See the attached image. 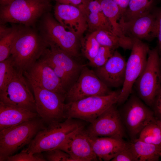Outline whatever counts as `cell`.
I'll use <instances>...</instances> for the list:
<instances>
[{
    "label": "cell",
    "instance_id": "obj_1",
    "mask_svg": "<svg viewBox=\"0 0 161 161\" xmlns=\"http://www.w3.org/2000/svg\"><path fill=\"white\" fill-rule=\"evenodd\" d=\"M26 27H20L10 55L15 68L23 73L40 58L49 46L40 33Z\"/></svg>",
    "mask_w": 161,
    "mask_h": 161
},
{
    "label": "cell",
    "instance_id": "obj_2",
    "mask_svg": "<svg viewBox=\"0 0 161 161\" xmlns=\"http://www.w3.org/2000/svg\"><path fill=\"white\" fill-rule=\"evenodd\" d=\"M73 118L49 124L39 131L25 149L32 153H41L57 148L69 135L84 127Z\"/></svg>",
    "mask_w": 161,
    "mask_h": 161
},
{
    "label": "cell",
    "instance_id": "obj_3",
    "mask_svg": "<svg viewBox=\"0 0 161 161\" xmlns=\"http://www.w3.org/2000/svg\"><path fill=\"white\" fill-rule=\"evenodd\" d=\"M0 24L18 23L29 27L52 7L50 0H15L1 6Z\"/></svg>",
    "mask_w": 161,
    "mask_h": 161
},
{
    "label": "cell",
    "instance_id": "obj_4",
    "mask_svg": "<svg viewBox=\"0 0 161 161\" xmlns=\"http://www.w3.org/2000/svg\"><path fill=\"white\" fill-rule=\"evenodd\" d=\"M39 117L0 131V161H5L22 147L29 144L38 132L44 129Z\"/></svg>",
    "mask_w": 161,
    "mask_h": 161
},
{
    "label": "cell",
    "instance_id": "obj_5",
    "mask_svg": "<svg viewBox=\"0 0 161 161\" xmlns=\"http://www.w3.org/2000/svg\"><path fill=\"white\" fill-rule=\"evenodd\" d=\"M49 47L40 58L52 69L67 91L78 78L87 64L76 61L74 58L53 44L48 42Z\"/></svg>",
    "mask_w": 161,
    "mask_h": 161
},
{
    "label": "cell",
    "instance_id": "obj_6",
    "mask_svg": "<svg viewBox=\"0 0 161 161\" xmlns=\"http://www.w3.org/2000/svg\"><path fill=\"white\" fill-rule=\"evenodd\" d=\"M121 91L66 103L65 107L66 118L78 119L92 123L107 109L117 103Z\"/></svg>",
    "mask_w": 161,
    "mask_h": 161
},
{
    "label": "cell",
    "instance_id": "obj_7",
    "mask_svg": "<svg viewBox=\"0 0 161 161\" xmlns=\"http://www.w3.org/2000/svg\"><path fill=\"white\" fill-rule=\"evenodd\" d=\"M123 104L119 111L125 129L133 141L145 126L157 120L152 110L137 95H131Z\"/></svg>",
    "mask_w": 161,
    "mask_h": 161
},
{
    "label": "cell",
    "instance_id": "obj_8",
    "mask_svg": "<svg viewBox=\"0 0 161 161\" xmlns=\"http://www.w3.org/2000/svg\"><path fill=\"white\" fill-rule=\"evenodd\" d=\"M159 63L157 47L150 49L145 69L134 84L138 97L150 108L161 87Z\"/></svg>",
    "mask_w": 161,
    "mask_h": 161
},
{
    "label": "cell",
    "instance_id": "obj_9",
    "mask_svg": "<svg viewBox=\"0 0 161 161\" xmlns=\"http://www.w3.org/2000/svg\"><path fill=\"white\" fill-rule=\"evenodd\" d=\"M42 18L40 33L43 37L48 42L53 44L74 58L78 57L80 38L66 29L49 12Z\"/></svg>",
    "mask_w": 161,
    "mask_h": 161
},
{
    "label": "cell",
    "instance_id": "obj_10",
    "mask_svg": "<svg viewBox=\"0 0 161 161\" xmlns=\"http://www.w3.org/2000/svg\"><path fill=\"white\" fill-rule=\"evenodd\" d=\"M132 39V46L126 61L124 82L117 102L119 105L123 104L130 96L135 82L145 69L150 49L142 40Z\"/></svg>",
    "mask_w": 161,
    "mask_h": 161
},
{
    "label": "cell",
    "instance_id": "obj_11",
    "mask_svg": "<svg viewBox=\"0 0 161 161\" xmlns=\"http://www.w3.org/2000/svg\"><path fill=\"white\" fill-rule=\"evenodd\" d=\"M35 97L36 112L44 123L48 124L66 119L65 95L29 84Z\"/></svg>",
    "mask_w": 161,
    "mask_h": 161
},
{
    "label": "cell",
    "instance_id": "obj_12",
    "mask_svg": "<svg viewBox=\"0 0 161 161\" xmlns=\"http://www.w3.org/2000/svg\"><path fill=\"white\" fill-rule=\"evenodd\" d=\"M23 75L16 69L12 78L0 90V102L37 112L34 95Z\"/></svg>",
    "mask_w": 161,
    "mask_h": 161
},
{
    "label": "cell",
    "instance_id": "obj_13",
    "mask_svg": "<svg viewBox=\"0 0 161 161\" xmlns=\"http://www.w3.org/2000/svg\"><path fill=\"white\" fill-rule=\"evenodd\" d=\"M87 66L83 68L77 80L67 91L65 95L67 103L92 96L106 95L113 91L100 80L94 70Z\"/></svg>",
    "mask_w": 161,
    "mask_h": 161
},
{
    "label": "cell",
    "instance_id": "obj_14",
    "mask_svg": "<svg viewBox=\"0 0 161 161\" xmlns=\"http://www.w3.org/2000/svg\"><path fill=\"white\" fill-rule=\"evenodd\" d=\"M115 104L107 109L90 123L86 130L89 137L120 139L125 137V129Z\"/></svg>",
    "mask_w": 161,
    "mask_h": 161
},
{
    "label": "cell",
    "instance_id": "obj_15",
    "mask_svg": "<svg viewBox=\"0 0 161 161\" xmlns=\"http://www.w3.org/2000/svg\"><path fill=\"white\" fill-rule=\"evenodd\" d=\"M23 73L29 84L64 95L67 92L52 69L41 58Z\"/></svg>",
    "mask_w": 161,
    "mask_h": 161
},
{
    "label": "cell",
    "instance_id": "obj_16",
    "mask_svg": "<svg viewBox=\"0 0 161 161\" xmlns=\"http://www.w3.org/2000/svg\"><path fill=\"white\" fill-rule=\"evenodd\" d=\"M119 23L123 34L131 39L150 41L157 37L156 12L151 11L127 21L120 20Z\"/></svg>",
    "mask_w": 161,
    "mask_h": 161
},
{
    "label": "cell",
    "instance_id": "obj_17",
    "mask_svg": "<svg viewBox=\"0 0 161 161\" xmlns=\"http://www.w3.org/2000/svg\"><path fill=\"white\" fill-rule=\"evenodd\" d=\"M56 149L70 155L75 161H97L86 131L82 128L68 136Z\"/></svg>",
    "mask_w": 161,
    "mask_h": 161
},
{
    "label": "cell",
    "instance_id": "obj_18",
    "mask_svg": "<svg viewBox=\"0 0 161 161\" xmlns=\"http://www.w3.org/2000/svg\"><path fill=\"white\" fill-rule=\"evenodd\" d=\"M54 14L55 19L60 24L80 39L88 29L85 17L77 7L57 2L54 7Z\"/></svg>",
    "mask_w": 161,
    "mask_h": 161
},
{
    "label": "cell",
    "instance_id": "obj_19",
    "mask_svg": "<svg viewBox=\"0 0 161 161\" xmlns=\"http://www.w3.org/2000/svg\"><path fill=\"white\" fill-rule=\"evenodd\" d=\"M126 61L120 53L115 50L112 57L103 66L94 70L100 80L107 86H122L125 80Z\"/></svg>",
    "mask_w": 161,
    "mask_h": 161
},
{
    "label": "cell",
    "instance_id": "obj_20",
    "mask_svg": "<svg viewBox=\"0 0 161 161\" xmlns=\"http://www.w3.org/2000/svg\"><path fill=\"white\" fill-rule=\"evenodd\" d=\"M89 139L98 160L105 161L111 160L130 144L123 139L110 137H89Z\"/></svg>",
    "mask_w": 161,
    "mask_h": 161
},
{
    "label": "cell",
    "instance_id": "obj_21",
    "mask_svg": "<svg viewBox=\"0 0 161 161\" xmlns=\"http://www.w3.org/2000/svg\"><path fill=\"white\" fill-rule=\"evenodd\" d=\"M39 117L37 112L0 102V131Z\"/></svg>",
    "mask_w": 161,
    "mask_h": 161
},
{
    "label": "cell",
    "instance_id": "obj_22",
    "mask_svg": "<svg viewBox=\"0 0 161 161\" xmlns=\"http://www.w3.org/2000/svg\"><path fill=\"white\" fill-rule=\"evenodd\" d=\"M81 11L85 17L88 29L91 32L105 30L113 32L109 22L103 11L99 0H89Z\"/></svg>",
    "mask_w": 161,
    "mask_h": 161
},
{
    "label": "cell",
    "instance_id": "obj_23",
    "mask_svg": "<svg viewBox=\"0 0 161 161\" xmlns=\"http://www.w3.org/2000/svg\"><path fill=\"white\" fill-rule=\"evenodd\" d=\"M104 14L108 20L114 33L124 40L131 41L132 39L126 36L121 29L119 21L121 16L120 9L113 0H99Z\"/></svg>",
    "mask_w": 161,
    "mask_h": 161
},
{
    "label": "cell",
    "instance_id": "obj_24",
    "mask_svg": "<svg viewBox=\"0 0 161 161\" xmlns=\"http://www.w3.org/2000/svg\"><path fill=\"white\" fill-rule=\"evenodd\" d=\"M130 145L136 154L139 161H157L159 160L161 145L145 142L138 138Z\"/></svg>",
    "mask_w": 161,
    "mask_h": 161
},
{
    "label": "cell",
    "instance_id": "obj_25",
    "mask_svg": "<svg viewBox=\"0 0 161 161\" xmlns=\"http://www.w3.org/2000/svg\"><path fill=\"white\" fill-rule=\"evenodd\" d=\"M94 32L96 39L100 46L115 49L120 47L124 50L131 49L132 41L130 42L124 40L111 31L100 30Z\"/></svg>",
    "mask_w": 161,
    "mask_h": 161
},
{
    "label": "cell",
    "instance_id": "obj_26",
    "mask_svg": "<svg viewBox=\"0 0 161 161\" xmlns=\"http://www.w3.org/2000/svg\"><path fill=\"white\" fill-rule=\"evenodd\" d=\"M153 0H130L128 8L120 20L127 21L151 11Z\"/></svg>",
    "mask_w": 161,
    "mask_h": 161
},
{
    "label": "cell",
    "instance_id": "obj_27",
    "mask_svg": "<svg viewBox=\"0 0 161 161\" xmlns=\"http://www.w3.org/2000/svg\"><path fill=\"white\" fill-rule=\"evenodd\" d=\"M137 138L147 143L161 145V129L156 121L145 126L140 133Z\"/></svg>",
    "mask_w": 161,
    "mask_h": 161
},
{
    "label": "cell",
    "instance_id": "obj_28",
    "mask_svg": "<svg viewBox=\"0 0 161 161\" xmlns=\"http://www.w3.org/2000/svg\"><path fill=\"white\" fill-rule=\"evenodd\" d=\"M80 46L82 54L90 61L96 55L100 46L96 39L94 32H93L80 38Z\"/></svg>",
    "mask_w": 161,
    "mask_h": 161
},
{
    "label": "cell",
    "instance_id": "obj_29",
    "mask_svg": "<svg viewBox=\"0 0 161 161\" xmlns=\"http://www.w3.org/2000/svg\"><path fill=\"white\" fill-rule=\"evenodd\" d=\"M20 28L17 27H13L8 33L0 38V62L10 56L13 46Z\"/></svg>",
    "mask_w": 161,
    "mask_h": 161
},
{
    "label": "cell",
    "instance_id": "obj_30",
    "mask_svg": "<svg viewBox=\"0 0 161 161\" xmlns=\"http://www.w3.org/2000/svg\"><path fill=\"white\" fill-rule=\"evenodd\" d=\"M16 69L10 56L0 62V90L3 89L12 78Z\"/></svg>",
    "mask_w": 161,
    "mask_h": 161
},
{
    "label": "cell",
    "instance_id": "obj_31",
    "mask_svg": "<svg viewBox=\"0 0 161 161\" xmlns=\"http://www.w3.org/2000/svg\"><path fill=\"white\" fill-rule=\"evenodd\" d=\"M115 50L111 47L100 46L96 55L89 61L88 65L95 68L103 66L112 57Z\"/></svg>",
    "mask_w": 161,
    "mask_h": 161
},
{
    "label": "cell",
    "instance_id": "obj_32",
    "mask_svg": "<svg viewBox=\"0 0 161 161\" xmlns=\"http://www.w3.org/2000/svg\"><path fill=\"white\" fill-rule=\"evenodd\" d=\"M46 160L41 153H32L25 149L19 153L7 157V161H45Z\"/></svg>",
    "mask_w": 161,
    "mask_h": 161
},
{
    "label": "cell",
    "instance_id": "obj_33",
    "mask_svg": "<svg viewBox=\"0 0 161 161\" xmlns=\"http://www.w3.org/2000/svg\"><path fill=\"white\" fill-rule=\"evenodd\" d=\"M44 157L49 161H75L68 154L59 149L45 152Z\"/></svg>",
    "mask_w": 161,
    "mask_h": 161
},
{
    "label": "cell",
    "instance_id": "obj_34",
    "mask_svg": "<svg viewBox=\"0 0 161 161\" xmlns=\"http://www.w3.org/2000/svg\"><path fill=\"white\" fill-rule=\"evenodd\" d=\"M112 161H139V159L130 145L121 151Z\"/></svg>",
    "mask_w": 161,
    "mask_h": 161
},
{
    "label": "cell",
    "instance_id": "obj_35",
    "mask_svg": "<svg viewBox=\"0 0 161 161\" xmlns=\"http://www.w3.org/2000/svg\"><path fill=\"white\" fill-rule=\"evenodd\" d=\"M151 108L156 120H161V87L155 97Z\"/></svg>",
    "mask_w": 161,
    "mask_h": 161
},
{
    "label": "cell",
    "instance_id": "obj_36",
    "mask_svg": "<svg viewBox=\"0 0 161 161\" xmlns=\"http://www.w3.org/2000/svg\"><path fill=\"white\" fill-rule=\"evenodd\" d=\"M157 25L158 45L157 47L160 58L161 59V8L156 12Z\"/></svg>",
    "mask_w": 161,
    "mask_h": 161
},
{
    "label": "cell",
    "instance_id": "obj_37",
    "mask_svg": "<svg viewBox=\"0 0 161 161\" xmlns=\"http://www.w3.org/2000/svg\"><path fill=\"white\" fill-rule=\"evenodd\" d=\"M60 3L72 5L78 7L80 9L85 5L86 0H55Z\"/></svg>",
    "mask_w": 161,
    "mask_h": 161
},
{
    "label": "cell",
    "instance_id": "obj_38",
    "mask_svg": "<svg viewBox=\"0 0 161 161\" xmlns=\"http://www.w3.org/2000/svg\"><path fill=\"white\" fill-rule=\"evenodd\" d=\"M113 0L118 6L122 17L126 10L130 0Z\"/></svg>",
    "mask_w": 161,
    "mask_h": 161
},
{
    "label": "cell",
    "instance_id": "obj_39",
    "mask_svg": "<svg viewBox=\"0 0 161 161\" xmlns=\"http://www.w3.org/2000/svg\"><path fill=\"white\" fill-rule=\"evenodd\" d=\"M11 28L7 27L4 24H0V38L8 33L11 30Z\"/></svg>",
    "mask_w": 161,
    "mask_h": 161
},
{
    "label": "cell",
    "instance_id": "obj_40",
    "mask_svg": "<svg viewBox=\"0 0 161 161\" xmlns=\"http://www.w3.org/2000/svg\"><path fill=\"white\" fill-rule=\"evenodd\" d=\"M15 0H0L1 6H3L9 4Z\"/></svg>",
    "mask_w": 161,
    "mask_h": 161
},
{
    "label": "cell",
    "instance_id": "obj_41",
    "mask_svg": "<svg viewBox=\"0 0 161 161\" xmlns=\"http://www.w3.org/2000/svg\"><path fill=\"white\" fill-rule=\"evenodd\" d=\"M156 122L161 129V120H157Z\"/></svg>",
    "mask_w": 161,
    "mask_h": 161
},
{
    "label": "cell",
    "instance_id": "obj_42",
    "mask_svg": "<svg viewBox=\"0 0 161 161\" xmlns=\"http://www.w3.org/2000/svg\"><path fill=\"white\" fill-rule=\"evenodd\" d=\"M159 64H160V76H161V59L160 58Z\"/></svg>",
    "mask_w": 161,
    "mask_h": 161
},
{
    "label": "cell",
    "instance_id": "obj_43",
    "mask_svg": "<svg viewBox=\"0 0 161 161\" xmlns=\"http://www.w3.org/2000/svg\"><path fill=\"white\" fill-rule=\"evenodd\" d=\"M160 157L161 158V151L160 153Z\"/></svg>",
    "mask_w": 161,
    "mask_h": 161
}]
</instances>
